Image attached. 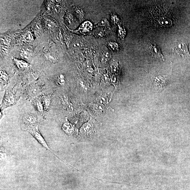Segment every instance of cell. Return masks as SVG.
Here are the masks:
<instances>
[{
  "label": "cell",
  "mask_w": 190,
  "mask_h": 190,
  "mask_svg": "<svg viewBox=\"0 0 190 190\" xmlns=\"http://www.w3.org/2000/svg\"><path fill=\"white\" fill-rule=\"evenodd\" d=\"M173 51L175 54L180 57L190 58L188 43L185 41H181L176 43L173 48Z\"/></svg>",
  "instance_id": "obj_1"
},
{
  "label": "cell",
  "mask_w": 190,
  "mask_h": 190,
  "mask_svg": "<svg viewBox=\"0 0 190 190\" xmlns=\"http://www.w3.org/2000/svg\"><path fill=\"white\" fill-rule=\"evenodd\" d=\"M25 129L27 131L28 130L38 126V119L37 116L32 114L28 113L24 114L22 118Z\"/></svg>",
  "instance_id": "obj_2"
},
{
  "label": "cell",
  "mask_w": 190,
  "mask_h": 190,
  "mask_svg": "<svg viewBox=\"0 0 190 190\" xmlns=\"http://www.w3.org/2000/svg\"><path fill=\"white\" fill-rule=\"evenodd\" d=\"M27 131L31 133L43 146L46 148V149L49 150V151H51V152H52V154L58 157L57 156L54 152H52V150L50 149L49 148L46 141H45L44 137H43L42 135L41 134L39 130L38 126L32 128L28 130Z\"/></svg>",
  "instance_id": "obj_3"
},
{
  "label": "cell",
  "mask_w": 190,
  "mask_h": 190,
  "mask_svg": "<svg viewBox=\"0 0 190 190\" xmlns=\"http://www.w3.org/2000/svg\"><path fill=\"white\" fill-rule=\"evenodd\" d=\"M148 49L152 57L159 60H165V58L162 53L160 48L155 43H149Z\"/></svg>",
  "instance_id": "obj_4"
},
{
  "label": "cell",
  "mask_w": 190,
  "mask_h": 190,
  "mask_svg": "<svg viewBox=\"0 0 190 190\" xmlns=\"http://www.w3.org/2000/svg\"><path fill=\"white\" fill-rule=\"evenodd\" d=\"M15 102V99L13 93L8 91L6 92L2 103L1 108H4L12 106Z\"/></svg>",
  "instance_id": "obj_5"
},
{
  "label": "cell",
  "mask_w": 190,
  "mask_h": 190,
  "mask_svg": "<svg viewBox=\"0 0 190 190\" xmlns=\"http://www.w3.org/2000/svg\"><path fill=\"white\" fill-rule=\"evenodd\" d=\"M167 82V80L166 77L160 76L157 77L154 80L155 87L158 90H163Z\"/></svg>",
  "instance_id": "obj_6"
},
{
  "label": "cell",
  "mask_w": 190,
  "mask_h": 190,
  "mask_svg": "<svg viewBox=\"0 0 190 190\" xmlns=\"http://www.w3.org/2000/svg\"><path fill=\"white\" fill-rule=\"evenodd\" d=\"M92 28V25L89 22H86L81 26L80 30L82 33H89L91 32Z\"/></svg>",
  "instance_id": "obj_7"
},
{
  "label": "cell",
  "mask_w": 190,
  "mask_h": 190,
  "mask_svg": "<svg viewBox=\"0 0 190 190\" xmlns=\"http://www.w3.org/2000/svg\"><path fill=\"white\" fill-rule=\"evenodd\" d=\"M92 125L91 122L90 121L88 123L84 124L82 126L80 132L82 134L86 135V134L89 133L90 131H91L92 130Z\"/></svg>",
  "instance_id": "obj_8"
},
{
  "label": "cell",
  "mask_w": 190,
  "mask_h": 190,
  "mask_svg": "<svg viewBox=\"0 0 190 190\" xmlns=\"http://www.w3.org/2000/svg\"><path fill=\"white\" fill-rule=\"evenodd\" d=\"M14 61L17 67L20 69H27L30 67L29 64L22 60L15 59Z\"/></svg>",
  "instance_id": "obj_9"
},
{
  "label": "cell",
  "mask_w": 190,
  "mask_h": 190,
  "mask_svg": "<svg viewBox=\"0 0 190 190\" xmlns=\"http://www.w3.org/2000/svg\"><path fill=\"white\" fill-rule=\"evenodd\" d=\"M41 88L37 85L31 86L29 91V95L31 96L35 97L40 92Z\"/></svg>",
  "instance_id": "obj_10"
},
{
  "label": "cell",
  "mask_w": 190,
  "mask_h": 190,
  "mask_svg": "<svg viewBox=\"0 0 190 190\" xmlns=\"http://www.w3.org/2000/svg\"><path fill=\"white\" fill-rule=\"evenodd\" d=\"M42 101L43 104H44V108L46 110H48L50 108V104L51 99L50 97L49 96H44L43 98Z\"/></svg>",
  "instance_id": "obj_11"
},
{
  "label": "cell",
  "mask_w": 190,
  "mask_h": 190,
  "mask_svg": "<svg viewBox=\"0 0 190 190\" xmlns=\"http://www.w3.org/2000/svg\"><path fill=\"white\" fill-rule=\"evenodd\" d=\"M35 106L39 112H41L44 111V108L42 100H36L35 102Z\"/></svg>",
  "instance_id": "obj_12"
},
{
  "label": "cell",
  "mask_w": 190,
  "mask_h": 190,
  "mask_svg": "<svg viewBox=\"0 0 190 190\" xmlns=\"http://www.w3.org/2000/svg\"><path fill=\"white\" fill-rule=\"evenodd\" d=\"M64 78V76L63 74H60L58 76L56 79V83L58 85L61 86L65 84Z\"/></svg>",
  "instance_id": "obj_13"
},
{
  "label": "cell",
  "mask_w": 190,
  "mask_h": 190,
  "mask_svg": "<svg viewBox=\"0 0 190 190\" xmlns=\"http://www.w3.org/2000/svg\"><path fill=\"white\" fill-rule=\"evenodd\" d=\"M73 127L70 124L68 123H65L63 125V129L64 130L67 132L69 133L72 130Z\"/></svg>",
  "instance_id": "obj_14"
},
{
  "label": "cell",
  "mask_w": 190,
  "mask_h": 190,
  "mask_svg": "<svg viewBox=\"0 0 190 190\" xmlns=\"http://www.w3.org/2000/svg\"><path fill=\"white\" fill-rule=\"evenodd\" d=\"M1 78L4 81L7 82L9 79V77L7 73L3 70L1 71Z\"/></svg>",
  "instance_id": "obj_15"
},
{
  "label": "cell",
  "mask_w": 190,
  "mask_h": 190,
  "mask_svg": "<svg viewBox=\"0 0 190 190\" xmlns=\"http://www.w3.org/2000/svg\"><path fill=\"white\" fill-rule=\"evenodd\" d=\"M46 58L48 60H50V62L52 63H55L56 61V60L55 57H54L53 55L50 53H47L45 55Z\"/></svg>",
  "instance_id": "obj_16"
},
{
  "label": "cell",
  "mask_w": 190,
  "mask_h": 190,
  "mask_svg": "<svg viewBox=\"0 0 190 190\" xmlns=\"http://www.w3.org/2000/svg\"><path fill=\"white\" fill-rule=\"evenodd\" d=\"M20 56L25 59H29L30 57V54L29 52L25 50H22L20 53Z\"/></svg>",
  "instance_id": "obj_17"
},
{
  "label": "cell",
  "mask_w": 190,
  "mask_h": 190,
  "mask_svg": "<svg viewBox=\"0 0 190 190\" xmlns=\"http://www.w3.org/2000/svg\"><path fill=\"white\" fill-rule=\"evenodd\" d=\"M24 38L25 41H27V42H29L32 40L33 37L32 36L31 33L30 32H28L25 34V36H24Z\"/></svg>",
  "instance_id": "obj_18"
},
{
  "label": "cell",
  "mask_w": 190,
  "mask_h": 190,
  "mask_svg": "<svg viewBox=\"0 0 190 190\" xmlns=\"http://www.w3.org/2000/svg\"><path fill=\"white\" fill-rule=\"evenodd\" d=\"M108 45H109V46H110V48L112 49V50L115 51L118 49V45L115 43H109Z\"/></svg>",
  "instance_id": "obj_19"
},
{
  "label": "cell",
  "mask_w": 190,
  "mask_h": 190,
  "mask_svg": "<svg viewBox=\"0 0 190 190\" xmlns=\"http://www.w3.org/2000/svg\"><path fill=\"white\" fill-rule=\"evenodd\" d=\"M103 58L105 61H108L110 59V54L108 52H105L103 55Z\"/></svg>",
  "instance_id": "obj_20"
},
{
  "label": "cell",
  "mask_w": 190,
  "mask_h": 190,
  "mask_svg": "<svg viewBox=\"0 0 190 190\" xmlns=\"http://www.w3.org/2000/svg\"><path fill=\"white\" fill-rule=\"evenodd\" d=\"M47 27L48 28H51L53 27L54 24L52 23V22H51L50 21H48L47 22Z\"/></svg>",
  "instance_id": "obj_21"
}]
</instances>
